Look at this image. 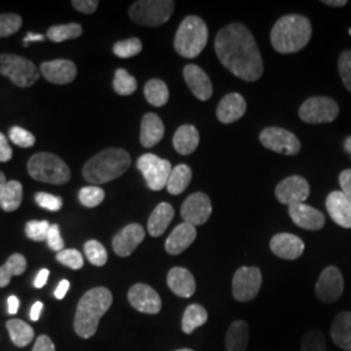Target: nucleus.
<instances>
[{"mask_svg":"<svg viewBox=\"0 0 351 351\" xmlns=\"http://www.w3.org/2000/svg\"><path fill=\"white\" fill-rule=\"evenodd\" d=\"M72 5L78 12L91 14L97 11L99 1L98 0H73Z\"/></svg>","mask_w":351,"mask_h":351,"instance_id":"50","label":"nucleus"},{"mask_svg":"<svg viewBox=\"0 0 351 351\" xmlns=\"http://www.w3.org/2000/svg\"><path fill=\"white\" fill-rule=\"evenodd\" d=\"M246 108L247 106L243 97L237 93H230L219 103L216 114L223 124H232L245 114Z\"/></svg>","mask_w":351,"mask_h":351,"instance_id":"23","label":"nucleus"},{"mask_svg":"<svg viewBox=\"0 0 351 351\" xmlns=\"http://www.w3.org/2000/svg\"><path fill=\"white\" fill-rule=\"evenodd\" d=\"M326 5H330V7H343L348 4L346 0H326L323 1Z\"/></svg>","mask_w":351,"mask_h":351,"instance_id":"59","label":"nucleus"},{"mask_svg":"<svg viewBox=\"0 0 351 351\" xmlns=\"http://www.w3.org/2000/svg\"><path fill=\"white\" fill-rule=\"evenodd\" d=\"M82 32V26L77 23H71L64 25L51 26L47 32V37L55 43H62L69 39L81 37Z\"/></svg>","mask_w":351,"mask_h":351,"instance_id":"37","label":"nucleus"},{"mask_svg":"<svg viewBox=\"0 0 351 351\" xmlns=\"http://www.w3.org/2000/svg\"><path fill=\"white\" fill-rule=\"evenodd\" d=\"M50 223L46 221V220H42V221H37V220L29 221L25 226L26 237L29 239H33L36 242L46 241L47 239V234H49V230H50Z\"/></svg>","mask_w":351,"mask_h":351,"instance_id":"44","label":"nucleus"},{"mask_svg":"<svg viewBox=\"0 0 351 351\" xmlns=\"http://www.w3.org/2000/svg\"><path fill=\"white\" fill-rule=\"evenodd\" d=\"M23 202V185L21 182L11 180L7 182V186L4 189V193L1 195L0 207L5 213L16 211Z\"/></svg>","mask_w":351,"mask_h":351,"instance_id":"36","label":"nucleus"},{"mask_svg":"<svg viewBox=\"0 0 351 351\" xmlns=\"http://www.w3.org/2000/svg\"><path fill=\"white\" fill-rule=\"evenodd\" d=\"M141 51H142V42L139 40L138 38H130L125 40H120V42L114 43V46H113V53L121 59L133 58V56L138 55Z\"/></svg>","mask_w":351,"mask_h":351,"instance_id":"41","label":"nucleus"},{"mask_svg":"<svg viewBox=\"0 0 351 351\" xmlns=\"http://www.w3.org/2000/svg\"><path fill=\"white\" fill-rule=\"evenodd\" d=\"M40 73L55 85H66L75 81L77 75V66L73 62L58 59L52 62H45L40 65Z\"/></svg>","mask_w":351,"mask_h":351,"instance_id":"19","label":"nucleus"},{"mask_svg":"<svg viewBox=\"0 0 351 351\" xmlns=\"http://www.w3.org/2000/svg\"><path fill=\"white\" fill-rule=\"evenodd\" d=\"M339 185L342 193L351 201V169H346L339 175Z\"/></svg>","mask_w":351,"mask_h":351,"instance_id":"52","label":"nucleus"},{"mask_svg":"<svg viewBox=\"0 0 351 351\" xmlns=\"http://www.w3.org/2000/svg\"><path fill=\"white\" fill-rule=\"evenodd\" d=\"M27 172L34 180L52 185H64L71 180L69 167L50 152L33 155L27 162Z\"/></svg>","mask_w":351,"mask_h":351,"instance_id":"6","label":"nucleus"},{"mask_svg":"<svg viewBox=\"0 0 351 351\" xmlns=\"http://www.w3.org/2000/svg\"><path fill=\"white\" fill-rule=\"evenodd\" d=\"M339 72L345 88L351 91V51L341 53L339 59Z\"/></svg>","mask_w":351,"mask_h":351,"instance_id":"48","label":"nucleus"},{"mask_svg":"<svg viewBox=\"0 0 351 351\" xmlns=\"http://www.w3.org/2000/svg\"><path fill=\"white\" fill-rule=\"evenodd\" d=\"M34 199L39 207L51 213H58L63 207V199L60 197L51 195L49 193H37Z\"/></svg>","mask_w":351,"mask_h":351,"instance_id":"47","label":"nucleus"},{"mask_svg":"<svg viewBox=\"0 0 351 351\" xmlns=\"http://www.w3.org/2000/svg\"><path fill=\"white\" fill-rule=\"evenodd\" d=\"M10 139L19 147L29 149L33 147L36 143V137L20 126H12L10 129Z\"/></svg>","mask_w":351,"mask_h":351,"instance_id":"46","label":"nucleus"},{"mask_svg":"<svg viewBox=\"0 0 351 351\" xmlns=\"http://www.w3.org/2000/svg\"><path fill=\"white\" fill-rule=\"evenodd\" d=\"M191 176H193V172L189 165L178 164L172 169L169 178H168V182H167L168 193L172 195H178V194L184 193L190 185Z\"/></svg>","mask_w":351,"mask_h":351,"instance_id":"32","label":"nucleus"},{"mask_svg":"<svg viewBox=\"0 0 351 351\" xmlns=\"http://www.w3.org/2000/svg\"><path fill=\"white\" fill-rule=\"evenodd\" d=\"M339 104L326 97H314L304 101L300 108V117L307 124L332 123L339 116Z\"/></svg>","mask_w":351,"mask_h":351,"instance_id":"10","label":"nucleus"},{"mask_svg":"<svg viewBox=\"0 0 351 351\" xmlns=\"http://www.w3.org/2000/svg\"><path fill=\"white\" fill-rule=\"evenodd\" d=\"M199 145V132L193 125L180 126L173 136L175 150L181 155H190Z\"/></svg>","mask_w":351,"mask_h":351,"instance_id":"29","label":"nucleus"},{"mask_svg":"<svg viewBox=\"0 0 351 351\" xmlns=\"http://www.w3.org/2000/svg\"><path fill=\"white\" fill-rule=\"evenodd\" d=\"M113 297L107 288H94L86 291L77 304L75 315V333L82 339H90L97 333L101 316L106 314Z\"/></svg>","mask_w":351,"mask_h":351,"instance_id":"2","label":"nucleus"},{"mask_svg":"<svg viewBox=\"0 0 351 351\" xmlns=\"http://www.w3.org/2000/svg\"><path fill=\"white\" fill-rule=\"evenodd\" d=\"M313 36V26L307 17L288 14L277 21L271 32V43L280 53H294L307 46Z\"/></svg>","mask_w":351,"mask_h":351,"instance_id":"3","label":"nucleus"},{"mask_svg":"<svg viewBox=\"0 0 351 351\" xmlns=\"http://www.w3.org/2000/svg\"><path fill=\"white\" fill-rule=\"evenodd\" d=\"M19 307H20V301L17 297L11 295L8 298V313L11 315H14L19 311Z\"/></svg>","mask_w":351,"mask_h":351,"instance_id":"57","label":"nucleus"},{"mask_svg":"<svg viewBox=\"0 0 351 351\" xmlns=\"http://www.w3.org/2000/svg\"><path fill=\"white\" fill-rule=\"evenodd\" d=\"M197 239L195 226L182 223L178 224L165 241V251L169 255H178L188 249L189 246Z\"/></svg>","mask_w":351,"mask_h":351,"instance_id":"25","label":"nucleus"},{"mask_svg":"<svg viewBox=\"0 0 351 351\" xmlns=\"http://www.w3.org/2000/svg\"><path fill=\"white\" fill-rule=\"evenodd\" d=\"M7 329L13 343L19 348H25L34 339V329L25 322L12 319L7 322Z\"/></svg>","mask_w":351,"mask_h":351,"instance_id":"33","label":"nucleus"},{"mask_svg":"<svg viewBox=\"0 0 351 351\" xmlns=\"http://www.w3.org/2000/svg\"><path fill=\"white\" fill-rule=\"evenodd\" d=\"M269 247L272 252L287 261L298 259L304 251V242L300 237L290 233H278L271 239Z\"/></svg>","mask_w":351,"mask_h":351,"instance_id":"21","label":"nucleus"},{"mask_svg":"<svg viewBox=\"0 0 351 351\" xmlns=\"http://www.w3.org/2000/svg\"><path fill=\"white\" fill-rule=\"evenodd\" d=\"M128 300L133 308L143 314L156 315L162 310L160 295L146 284L133 285L128 293Z\"/></svg>","mask_w":351,"mask_h":351,"instance_id":"14","label":"nucleus"},{"mask_svg":"<svg viewBox=\"0 0 351 351\" xmlns=\"http://www.w3.org/2000/svg\"><path fill=\"white\" fill-rule=\"evenodd\" d=\"M250 330L246 322L236 320L226 332V351H245L249 346Z\"/></svg>","mask_w":351,"mask_h":351,"instance_id":"30","label":"nucleus"},{"mask_svg":"<svg viewBox=\"0 0 351 351\" xmlns=\"http://www.w3.org/2000/svg\"><path fill=\"white\" fill-rule=\"evenodd\" d=\"M0 75L8 77L19 88H30L39 78L37 65L13 53L0 55Z\"/></svg>","mask_w":351,"mask_h":351,"instance_id":"8","label":"nucleus"},{"mask_svg":"<svg viewBox=\"0 0 351 351\" xmlns=\"http://www.w3.org/2000/svg\"><path fill=\"white\" fill-rule=\"evenodd\" d=\"M263 277L258 267H241L233 277V295L239 302L252 301L262 288Z\"/></svg>","mask_w":351,"mask_h":351,"instance_id":"11","label":"nucleus"},{"mask_svg":"<svg viewBox=\"0 0 351 351\" xmlns=\"http://www.w3.org/2000/svg\"><path fill=\"white\" fill-rule=\"evenodd\" d=\"M143 93H145V97L147 101L154 107H163L169 99V90H168L167 84L158 78L150 80L145 85Z\"/></svg>","mask_w":351,"mask_h":351,"instance_id":"35","label":"nucleus"},{"mask_svg":"<svg viewBox=\"0 0 351 351\" xmlns=\"http://www.w3.org/2000/svg\"><path fill=\"white\" fill-rule=\"evenodd\" d=\"M343 147H345V151H346V152H348V154L351 156V136L350 137H348V138L345 139Z\"/></svg>","mask_w":351,"mask_h":351,"instance_id":"61","label":"nucleus"},{"mask_svg":"<svg viewBox=\"0 0 351 351\" xmlns=\"http://www.w3.org/2000/svg\"><path fill=\"white\" fill-rule=\"evenodd\" d=\"M215 51L229 72L243 81L254 82L263 75V60L250 30L242 24H230L215 38Z\"/></svg>","mask_w":351,"mask_h":351,"instance_id":"1","label":"nucleus"},{"mask_svg":"<svg viewBox=\"0 0 351 351\" xmlns=\"http://www.w3.org/2000/svg\"><path fill=\"white\" fill-rule=\"evenodd\" d=\"M211 213V201L204 193L191 194L181 207V216L184 219V223H189L194 226L206 224Z\"/></svg>","mask_w":351,"mask_h":351,"instance_id":"13","label":"nucleus"},{"mask_svg":"<svg viewBox=\"0 0 351 351\" xmlns=\"http://www.w3.org/2000/svg\"><path fill=\"white\" fill-rule=\"evenodd\" d=\"M45 40V37L42 34H33V33H29L25 38H24V43L27 45L30 42H42Z\"/></svg>","mask_w":351,"mask_h":351,"instance_id":"58","label":"nucleus"},{"mask_svg":"<svg viewBox=\"0 0 351 351\" xmlns=\"http://www.w3.org/2000/svg\"><path fill=\"white\" fill-rule=\"evenodd\" d=\"M275 194L282 204L303 203L310 195V185L301 176H290L277 185Z\"/></svg>","mask_w":351,"mask_h":351,"instance_id":"16","label":"nucleus"},{"mask_svg":"<svg viewBox=\"0 0 351 351\" xmlns=\"http://www.w3.org/2000/svg\"><path fill=\"white\" fill-rule=\"evenodd\" d=\"M326 210L337 226L350 229L351 201L342 191H332L326 198Z\"/></svg>","mask_w":351,"mask_h":351,"instance_id":"22","label":"nucleus"},{"mask_svg":"<svg viewBox=\"0 0 351 351\" xmlns=\"http://www.w3.org/2000/svg\"><path fill=\"white\" fill-rule=\"evenodd\" d=\"M137 80L132 75L128 73V71L119 68L114 73L113 78V88L119 95H132L137 90Z\"/></svg>","mask_w":351,"mask_h":351,"instance_id":"38","label":"nucleus"},{"mask_svg":"<svg viewBox=\"0 0 351 351\" xmlns=\"http://www.w3.org/2000/svg\"><path fill=\"white\" fill-rule=\"evenodd\" d=\"M330 336L342 350L351 351V313H341L335 317Z\"/></svg>","mask_w":351,"mask_h":351,"instance_id":"28","label":"nucleus"},{"mask_svg":"<svg viewBox=\"0 0 351 351\" xmlns=\"http://www.w3.org/2000/svg\"><path fill=\"white\" fill-rule=\"evenodd\" d=\"M106 198V193L103 189L95 185L91 186H85L81 189L78 193V199L82 203V206L88 207V208H94L97 206H99L101 202Z\"/></svg>","mask_w":351,"mask_h":351,"instance_id":"40","label":"nucleus"},{"mask_svg":"<svg viewBox=\"0 0 351 351\" xmlns=\"http://www.w3.org/2000/svg\"><path fill=\"white\" fill-rule=\"evenodd\" d=\"M349 33H350V34H351V29H350V30H349Z\"/></svg>","mask_w":351,"mask_h":351,"instance_id":"63","label":"nucleus"},{"mask_svg":"<svg viewBox=\"0 0 351 351\" xmlns=\"http://www.w3.org/2000/svg\"><path fill=\"white\" fill-rule=\"evenodd\" d=\"M167 284L176 295L181 298H190L197 289L193 274L182 267H175L168 272Z\"/></svg>","mask_w":351,"mask_h":351,"instance_id":"24","label":"nucleus"},{"mask_svg":"<svg viewBox=\"0 0 351 351\" xmlns=\"http://www.w3.org/2000/svg\"><path fill=\"white\" fill-rule=\"evenodd\" d=\"M69 281L68 280H62V282L58 285V288L55 289V297L58 298V300H63L64 297H65V294L68 293V290H69Z\"/></svg>","mask_w":351,"mask_h":351,"instance_id":"55","label":"nucleus"},{"mask_svg":"<svg viewBox=\"0 0 351 351\" xmlns=\"http://www.w3.org/2000/svg\"><path fill=\"white\" fill-rule=\"evenodd\" d=\"M175 11L172 0H138L129 8V17L136 24L160 26L165 24Z\"/></svg>","mask_w":351,"mask_h":351,"instance_id":"7","label":"nucleus"},{"mask_svg":"<svg viewBox=\"0 0 351 351\" xmlns=\"http://www.w3.org/2000/svg\"><path fill=\"white\" fill-rule=\"evenodd\" d=\"M23 19L16 13L0 14V38L10 37L20 30Z\"/></svg>","mask_w":351,"mask_h":351,"instance_id":"43","label":"nucleus"},{"mask_svg":"<svg viewBox=\"0 0 351 351\" xmlns=\"http://www.w3.org/2000/svg\"><path fill=\"white\" fill-rule=\"evenodd\" d=\"M137 168L145 177L149 189L154 191H159L167 188L168 178L173 169L168 160L162 159L154 154L142 155L137 162Z\"/></svg>","mask_w":351,"mask_h":351,"instance_id":"9","label":"nucleus"},{"mask_svg":"<svg viewBox=\"0 0 351 351\" xmlns=\"http://www.w3.org/2000/svg\"><path fill=\"white\" fill-rule=\"evenodd\" d=\"M49 276H50L49 269H40V271L38 272L36 280H34V287L37 289L43 288V287L46 285L47 280H49Z\"/></svg>","mask_w":351,"mask_h":351,"instance_id":"54","label":"nucleus"},{"mask_svg":"<svg viewBox=\"0 0 351 351\" xmlns=\"http://www.w3.org/2000/svg\"><path fill=\"white\" fill-rule=\"evenodd\" d=\"M143 239L145 229L139 224H129L113 237V251L116 252V255L126 258L134 252Z\"/></svg>","mask_w":351,"mask_h":351,"instance_id":"17","label":"nucleus"},{"mask_svg":"<svg viewBox=\"0 0 351 351\" xmlns=\"http://www.w3.org/2000/svg\"><path fill=\"white\" fill-rule=\"evenodd\" d=\"M47 245L50 247L51 250L56 251V252H60L64 250V239L60 234V228L56 224H52L50 226V230H49V234H47Z\"/></svg>","mask_w":351,"mask_h":351,"instance_id":"49","label":"nucleus"},{"mask_svg":"<svg viewBox=\"0 0 351 351\" xmlns=\"http://www.w3.org/2000/svg\"><path fill=\"white\" fill-rule=\"evenodd\" d=\"M56 259L59 263L66 265L72 269H81L84 267V256L75 249H64L56 254Z\"/></svg>","mask_w":351,"mask_h":351,"instance_id":"45","label":"nucleus"},{"mask_svg":"<svg viewBox=\"0 0 351 351\" xmlns=\"http://www.w3.org/2000/svg\"><path fill=\"white\" fill-rule=\"evenodd\" d=\"M175 217V210L169 203H159L152 211L147 223V230L151 237H160L168 229Z\"/></svg>","mask_w":351,"mask_h":351,"instance_id":"27","label":"nucleus"},{"mask_svg":"<svg viewBox=\"0 0 351 351\" xmlns=\"http://www.w3.org/2000/svg\"><path fill=\"white\" fill-rule=\"evenodd\" d=\"M42 308H43V303H42V302H36V303L33 304V307H32V310H30V319H32L33 322H37L38 319H39L40 313H42Z\"/></svg>","mask_w":351,"mask_h":351,"instance_id":"56","label":"nucleus"},{"mask_svg":"<svg viewBox=\"0 0 351 351\" xmlns=\"http://www.w3.org/2000/svg\"><path fill=\"white\" fill-rule=\"evenodd\" d=\"M259 139L265 149L284 155H297L301 151V142L291 132L282 128H265Z\"/></svg>","mask_w":351,"mask_h":351,"instance_id":"12","label":"nucleus"},{"mask_svg":"<svg viewBox=\"0 0 351 351\" xmlns=\"http://www.w3.org/2000/svg\"><path fill=\"white\" fill-rule=\"evenodd\" d=\"M25 256L21 254H13L5 263L0 267V288L10 285L13 276H20L26 271Z\"/></svg>","mask_w":351,"mask_h":351,"instance_id":"31","label":"nucleus"},{"mask_svg":"<svg viewBox=\"0 0 351 351\" xmlns=\"http://www.w3.org/2000/svg\"><path fill=\"white\" fill-rule=\"evenodd\" d=\"M84 250H85V255H86L88 262L93 265L103 267L108 261V254H107L106 247L101 245V242H98L95 239L88 241L84 246Z\"/></svg>","mask_w":351,"mask_h":351,"instance_id":"39","label":"nucleus"},{"mask_svg":"<svg viewBox=\"0 0 351 351\" xmlns=\"http://www.w3.org/2000/svg\"><path fill=\"white\" fill-rule=\"evenodd\" d=\"M315 291L320 301L326 303L339 301L343 293V277L337 267H326L316 282Z\"/></svg>","mask_w":351,"mask_h":351,"instance_id":"15","label":"nucleus"},{"mask_svg":"<svg viewBox=\"0 0 351 351\" xmlns=\"http://www.w3.org/2000/svg\"><path fill=\"white\" fill-rule=\"evenodd\" d=\"M12 147L10 146V142L7 137L0 132V162L7 163L12 159Z\"/></svg>","mask_w":351,"mask_h":351,"instance_id":"51","label":"nucleus"},{"mask_svg":"<svg viewBox=\"0 0 351 351\" xmlns=\"http://www.w3.org/2000/svg\"><path fill=\"white\" fill-rule=\"evenodd\" d=\"M33 351H55V345L53 342L51 341L49 336H39L36 343H34V348Z\"/></svg>","mask_w":351,"mask_h":351,"instance_id":"53","label":"nucleus"},{"mask_svg":"<svg viewBox=\"0 0 351 351\" xmlns=\"http://www.w3.org/2000/svg\"><path fill=\"white\" fill-rule=\"evenodd\" d=\"M289 215L295 226L306 230H319L326 224L324 213L304 203L289 206Z\"/></svg>","mask_w":351,"mask_h":351,"instance_id":"18","label":"nucleus"},{"mask_svg":"<svg viewBox=\"0 0 351 351\" xmlns=\"http://www.w3.org/2000/svg\"><path fill=\"white\" fill-rule=\"evenodd\" d=\"M302 351H326V337L317 329L307 330L301 341Z\"/></svg>","mask_w":351,"mask_h":351,"instance_id":"42","label":"nucleus"},{"mask_svg":"<svg viewBox=\"0 0 351 351\" xmlns=\"http://www.w3.org/2000/svg\"><path fill=\"white\" fill-rule=\"evenodd\" d=\"M208 29L198 16H188L176 32L175 50L182 58L194 59L204 50Z\"/></svg>","mask_w":351,"mask_h":351,"instance_id":"5","label":"nucleus"},{"mask_svg":"<svg viewBox=\"0 0 351 351\" xmlns=\"http://www.w3.org/2000/svg\"><path fill=\"white\" fill-rule=\"evenodd\" d=\"M164 137V124L155 113H146L141 123V145L146 149L156 146Z\"/></svg>","mask_w":351,"mask_h":351,"instance_id":"26","label":"nucleus"},{"mask_svg":"<svg viewBox=\"0 0 351 351\" xmlns=\"http://www.w3.org/2000/svg\"><path fill=\"white\" fill-rule=\"evenodd\" d=\"M132 163L130 155L123 149H106L93 156L84 165L82 175L94 185L107 184L124 175Z\"/></svg>","mask_w":351,"mask_h":351,"instance_id":"4","label":"nucleus"},{"mask_svg":"<svg viewBox=\"0 0 351 351\" xmlns=\"http://www.w3.org/2000/svg\"><path fill=\"white\" fill-rule=\"evenodd\" d=\"M7 178H5V175L0 171V201H1V195H3V193H4V189L7 186Z\"/></svg>","mask_w":351,"mask_h":351,"instance_id":"60","label":"nucleus"},{"mask_svg":"<svg viewBox=\"0 0 351 351\" xmlns=\"http://www.w3.org/2000/svg\"><path fill=\"white\" fill-rule=\"evenodd\" d=\"M208 319V314L206 311V308L193 303L186 307L184 316H182V330L185 335H191L197 328L203 326Z\"/></svg>","mask_w":351,"mask_h":351,"instance_id":"34","label":"nucleus"},{"mask_svg":"<svg viewBox=\"0 0 351 351\" xmlns=\"http://www.w3.org/2000/svg\"><path fill=\"white\" fill-rule=\"evenodd\" d=\"M184 78L191 93L199 101H208L213 97V82L198 65L189 64L184 68Z\"/></svg>","mask_w":351,"mask_h":351,"instance_id":"20","label":"nucleus"},{"mask_svg":"<svg viewBox=\"0 0 351 351\" xmlns=\"http://www.w3.org/2000/svg\"><path fill=\"white\" fill-rule=\"evenodd\" d=\"M176 351H194V350H190V349H180V350H176Z\"/></svg>","mask_w":351,"mask_h":351,"instance_id":"62","label":"nucleus"}]
</instances>
